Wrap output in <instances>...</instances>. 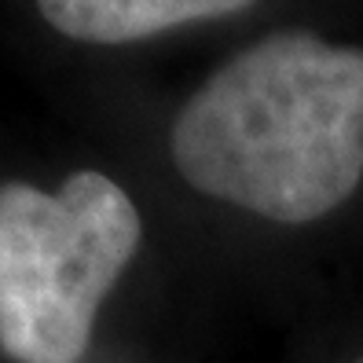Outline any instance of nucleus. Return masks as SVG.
Masks as SVG:
<instances>
[{"label": "nucleus", "mask_w": 363, "mask_h": 363, "mask_svg": "<svg viewBox=\"0 0 363 363\" xmlns=\"http://www.w3.org/2000/svg\"><path fill=\"white\" fill-rule=\"evenodd\" d=\"M191 187L257 217L305 224L363 177V52L275 33L235 55L173 125Z\"/></svg>", "instance_id": "1"}, {"label": "nucleus", "mask_w": 363, "mask_h": 363, "mask_svg": "<svg viewBox=\"0 0 363 363\" xmlns=\"http://www.w3.org/2000/svg\"><path fill=\"white\" fill-rule=\"evenodd\" d=\"M140 246V213L103 173L59 195L0 187V345L18 363H77L99 301Z\"/></svg>", "instance_id": "2"}, {"label": "nucleus", "mask_w": 363, "mask_h": 363, "mask_svg": "<svg viewBox=\"0 0 363 363\" xmlns=\"http://www.w3.org/2000/svg\"><path fill=\"white\" fill-rule=\"evenodd\" d=\"M246 4L250 0H37L40 15L59 33L96 45L140 40L195 18L231 15Z\"/></svg>", "instance_id": "3"}, {"label": "nucleus", "mask_w": 363, "mask_h": 363, "mask_svg": "<svg viewBox=\"0 0 363 363\" xmlns=\"http://www.w3.org/2000/svg\"><path fill=\"white\" fill-rule=\"evenodd\" d=\"M359 363H363V359H359Z\"/></svg>", "instance_id": "4"}]
</instances>
